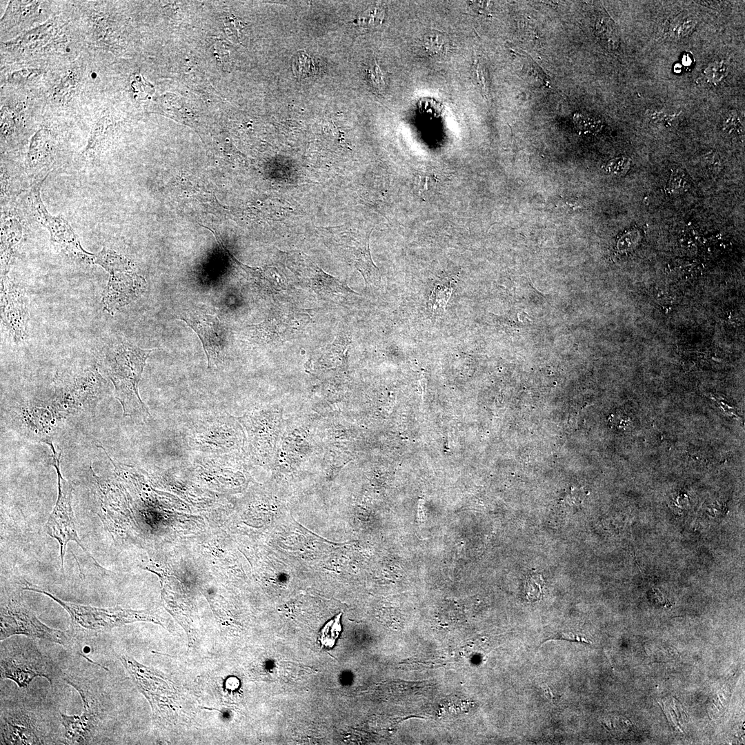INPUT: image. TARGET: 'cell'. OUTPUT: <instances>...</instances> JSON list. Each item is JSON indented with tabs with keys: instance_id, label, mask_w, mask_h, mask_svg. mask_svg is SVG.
Listing matches in <instances>:
<instances>
[{
	"instance_id": "cell-1",
	"label": "cell",
	"mask_w": 745,
	"mask_h": 745,
	"mask_svg": "<svg viewBox=\"0 0 745 745\" xmlns=\"http://www.w3.org/2000/svg\"><path fill=\"white\" fill-rule=\"evenodd\" d=\"M156 349H143L129 342L115 344L106 353L103 365L115 387L124 417H150L140 397L138 386L146 361Z\"/></svg>"
},
{
	"instance_id": "cell-2",
	"label": "cell",
	"mask_w": 745,
	"mask_h": 745,
	"mask_svg": "<svg viewBox=\"0 0 745 745\" xmlns=\"http://www.w3.org/2000/svg\"><path fill=\"white\" fill-rule=\"evenodd\" d=\"M54 384L55 391L50 401L63 417L91 412L105 395L108 386L94 366L59 372Z\"/></svg>"
},
{
	"instance_id": "cell-3",
	"label": "cell",
	"mask_w": 745,
	"mask_h": 745,
	"mask_svg": "<svg viewBox=\"0 0 745 745\" xmlns=\"http://www.w3.org/2000/svg\"><path fill=\"white\" fill-rule=\"evenodd\" d=\"M22 589L42 593L59 604L70 615L74 629L100 632L137 621L159 623L157 617L146 610H132L120 606L100 608L66 602L50 591L28 582H24Z\"/></svg>"
},
{
	"instance_id": "cell-4",
	"label": "cell",
	"mask_w": 745,
	"mask_h": 745,
	"mask_svg": "<svg viewBox=\"0 0 745 745\" xmlns=\"http://www.w3.org/2000/svg\"><path fill=\"white\" fill-rule=\"evenodd\" d=\"M185 439L196 453L232 454L239 447L237 423L226 412H209L197 417L186 429Z\"/></svg>"
},
{
	"instance_id": "cell-5",
	"label": "cell",
	"mask_w": 745,
	"mask_h": 745,
	"mask_svg": "<svg viewBox=\"0 0 745 745\" xmlns=\"http://www.w3.org/2000/svg\"><path fill=\"white\" fill-rule=\"evenodd\" d=\"M52 450V465L57 475L58 495L48 521L46 524V533L55 539L60 547L61 569L64 573V559L67 544L74 542L83 550L87 556L92 559L99 567L97 562L85 548L77 534L75 517L72 507V483L65 479L60 470L61 453L58 452L53 444L48 445Z\"/></svg>"
},
{
	"instance_id": "cell-6",
	"label": "cell",
	"mask_w": 745,
	"mask_h": 745,
	"mask_svg": "<svg viewBox=\"0 0 745 745\" xmlns=\"http://www.w3.org/2000/svg\"><path fill=\"white\" fill-rule=\"evenodd\" d=\"M45 180L31 183L28 201L37 219L48 230L50 240L60 253L77 264H94L95 254L84 250L77 235L62 215H51L44 206L40 190Z\"/></svg>"
},
{
	"instance_id": "cell-7",
	"label": "cell",
	"mask_w": 745,
	"mask_h": 745,
	"mask_svg": "<svg viewBox=\"0 0 745 745\" xmlns=\"http://www.w3.org/2000/svg\"><path fill=\"white\" fill-rule=\"evenodd\" d=\"M16 635L37 637L68 647L71 639L63 630L43 624L19 595L12 596L1 608L0 640Z\"/></svg>"
},
{
	"instance_id": "cell-8",
	"label": "cell",
	"mask_w": 745,
	"mask_h": 745,
	"mask_svg": "<svg viewBox=\"0 0 745 745\" xmlns=\"http://www.w3.org/2000/svg\"><path fill=\"white\" fill-rule=\"evenodd\" d=\"M1 677L14 682L20 688L27 687L37 677L47 679L52 684L55 670L51 662L30 644H12L1 647Z\"/></svg>"
},
{
	"instance_id": "cell-9",
	"label": "cell",
	"mask_w": 745,
	"mask_h": 745,
	"mask_svg": "<svg viewBox=\"0 0 745 745\" xmlns=\"http://www.w3.org/2000/svg\"><path fill=\"white\" fill-rule=\"evenodd\" d=\"M64 417L50 401L34 400L18 406L14 423L19 433L35 442L50 444Z\"/></svg>"
},
{
	"instance_id": "cell-10",
	"label": "cell",
	"mask_w": 745,
	"mask_h": 745,
	"mask_svg": "<svg viewBox=\"0 0 745 745\" xmlns=\"http://www.w3.org/2000/svg\"><path fill=\"white\" fill-rule=\"evenodd\" d=\"M179 319L185 321L199 337L208 368H214L221 363L226 357L228 339L226 326L219 319L197 308L185 310Z\"/></svg>"
},
{
	"instance_id": "cell-11",
	"label": "cell",
	"mask_w": 745,
	"mask_h": 745,
	"mask_svg": "<svg viewBox=\"0 0 745 745\" xmlns=\"http://www.w3.org/2000/svg\"><path fill=\"white\" fill-rule=\"evenodd\" d=\"M1 319L8 335L16 343L27 336L28 301L24 288L8 276L1 275Z\"/></svg>"
},
{
	"instance_id": "cell-12",
	"label": "cell",
	"mask_w": 745,
	"mask_h": 745,
	"mask_svg": "<svg viewBox=\"0 0 745 745\" xmlns=\"http://www.w3.org/2000/svg\"><path fill=\"white\" fill-rule=\"evenodd\" d=\"M68 682L79 692L83 700L84 710L81 715L61 713L65 731V744H90L93 741L99 722V706L80 682L70 679Z\"/></svg>"
},
{
	"instance_id": "cell-13",
	"label": "cell",
	"mask_w": 745,
	"mask_h": 745,
	"mask_svg": "<svg viewBox=\"0 0 745 745\" xmlns=\"http://www.w3.org/2000/svg\"><path fill=\"white\" fill-rule=\"evenodd\" d=\"M146 289V281L134 268L109 274L101 295L103 310L110 315L135 301Z\"/></svg>"
},
{
	"instance_id": "cell-14",
	"label": "cell",
	"mask_w": 745,
	"mask_h": 745,
	"mask_svg": "<svg viewBox=\"0 0 745 745\" xmlns=\"http://www.w3.org/2000/svg\"><path fill=\"white\" fill-rule=\"evenodd\" d=\"M45 737L34 716L26 711H14L2 715L1 744H44Z\"/></svg>"
},
{
	"instance_id": "cell-15",
	"label": "cell",
	"mask_w": 745,
	"mask_h": 745,
	"mask_svg": "<svg viewBox=\"0 0 745 745\" xmlns=\"http://www.w3.org/2000/svg\"><path fill=\"white\" fill-rule=\"evenodd\" d=\"M50 136L48 130L41 128L32 138L25 161V170L32 183L46 180L54 169Z\"/></svg>"
},
{
	"instance_id": "cell-16",
	"label": "cell",
	"mask_w": 745,
	"mask_h": 745,
	"mask_svg": "<svg viewBox=\"0 0 745 745\" xmlns=\"http://www.w3.org/2000/svg\"><path fill=\"white\" fill-rule=\"evenodd\" d=\"M298 277L304 286H308L321 297H335L350 293L357 295L347 285L314 266L299 272Z\"/></svg>"
},
{
	"instance_id": "cell-17",
	"label": "cell",
	"mask_w": 745,
	"mask_h": 745,
	"mask_svg": "<svg viewBox=\"0 0 745 745\" xmlns=\"http://www.w3.org/2000/svg\"><path fill=\"white\" fill-rule=\"evenodd\" d=\"M23 236L20 220L12 215L1 217V274L8 273L10 266Z\"/></svg>"
},
{
	"instance_id": "cell-18",
	"label": "cell",
	"mask_w": 745,
	"mask_h": 745,
	"mask_svg": "<svg viewBox=\"0 0 745 745\" xmlns=\"http://www.w3.org/2000/svg\"><path fill=\"white\" fill-rule=\"evenodd\" d=\"M94 264L100 266L108 274L133 268L129 259L106 246L95 254Z\"/></svg>"
},
{
	"instance_id": "cell-19",
	"label": "cell",
	"mask_w": 745,
	"mask_h": 745,
	"mask_svg": "<svg viewBox=\"0 0 745 745\" xmlns=\"http://www.w3.org/2000/svg\"><path fill=\"white\" fill-rule=\"evenodd\" d=\"M595 34L606 48L611 50L618 48L619 35L610 19L603 17L597 19L595 23Z\"/></svg>"
},
{
	"instance_id": "cell-20",
	"label": "cell",
	"mask_w": 745,
	"mask_h": 745,
	"mask_svg": "<svg viewBox=\"0 0 745 745\" xmlns=\"http://www.w3.org/2000/svg\"><path fill=\"white\" fill-rule=\"evenodd\" d=\"M423 46L426 53L430 55L437 56L447 52L449 42L447 37L443 34L433 32L424 36Z\"/></svg>"
},
{
	"instance_id": "cell-21",
	"label": "cell",
	"mask_w": 745,
	"mask_h": 745,
	"mask_svg": "<svg viewBox=\"0 0 745 745\" xmlns=\"http://www.w3.org/2000/svg\"><path fill=\"white\" fill-rule=\"evenodd\" d=\"M342 613H340L334 618L328 622L320 631L319 641L321 645L326 648H332L338 638L341 631V625L340 618Z\"/></svg>"
},
{
	"instance_id": "cell-22",
	"label": "cell",
	"mask_w": 745,
	"mask_h": 745,
	"mask_svg": "<svg viewBox=\"0 0 745 745\" xmlns=\"http://www.w3.org/2000/svg\"><path fill=\"white\" fill-rule=\"evenodd\" d=\"M292 70L298 78H304L315 72L313 59L305 52H299L292 61Z\"/></svg>"
},
{
	"instance_id": "cell-23",
	"label": "cell",
	"mask_w": 745,
	"mask_h": 745,
	"mask_svg": "<svg viewBox=\"0 0 745 745\" xmlns=\"http://www.w3.org/2000/svg\"><path fill=\"white\" fill-rule=\"evenodd\" d=\"M452 287L448 285H437L430 295L428 304L431 309L444 310L446 305L452 294Z\"/></svg>"
},
{
	"instance_id": "cell-24",
	"label": "cell",
	"mask_w": 745,
	"mask_h": 745,
	"mask_svg": "<svg viewBox=\"0 0 745 745\" xmlns=\"http://www.w3.org/2000/svg\"><path fill=\"white\" fill-rule=\"evenodd\" d=\"M131 85L136 99H146L154 94L153 86L146 81L139 74L133 75Z\"/></svg>"
},
{
	"instance_id": "cell-25",
	"label": "cell",
	"mask_w": 745,
	"mask_h": 745,
	"mask_svg": "<svg viewBox=\"0 0 745 745\" xmlns=\"http://www.w3.org/2000/svg\"><path fill=\"white\" fill-rule=\"evenodd\" d=\"M696 24L697 21L695 19L690 17H683L673 23L671 32L676 37L684 38L693 32Z\"/></svg>"
},
{
	"instance_id": "cell-26",
	"label": "cell",
	"mask_w": 745,
	"mask_h": 745,
	"mask_svg": "<svg viewBox=\"0 0 745 745\" xmlns=\"http://www.w3.org/2000/svg\"><path fill=\"white\" fill-rule=\"evenodd\" d=\"M727 69L726 63L722 61L711 63L706 68L704 72L708 81L717 83L725 77Z\"/></svg>"
},
{
	"instance_id": "cell-27",
	"label": "cell",
	"mask_w": 745,
	"mask_h": 745,
	"mask_svg": "<svg viewBox=\"0 0 745 745\" xmlns=\"http://www.w3.org/2000/svg\"><path fill=\"white\" fill-rule=\"evenodd\" d=\"M574 121L581 130L587 132L597 130L601 126V121L598 118L586 114L577 113L574 116Z\"/></svg>"
},
{
	"instance_id": "cell-28",
	"label": "cell",
	"mask_w": 745,
	"mask_h": 745,
	"mask_svg": "<svg viewBox=\"0 0 745 745\" xmlns=\"http://www.w3.org/2000/svg\"><path fill=\"white\" fill-rule=\"evenodd\" d=\"M384 17V12L378 8L368 10L362 16H360L357 22L359 26L364 27H374L379 25Z\"/></svg>"
},
{
	"instance_id": "cell-29",
	"label": "cell",
	"mask_w": 745,
	"mask_h": 745,
	"mask_svg": "<svg viewBox=\"0 0 745 745\" xmlns=\"http://www.w3.org/2000/svg\"><path fill=\"white\" fill-rule=\"evenodd\" d=\"M725 129L733 130L741 128V123L737 114L735 112H730L724 120Z\"/></svg>"
},
{
	"instance_id": "cell-30",
	"label": "cell",
	"mask_w": 745,
	"mask_h": 745,
	"mask_svg": "<svg viewBox=\"0 0 745 745\" xmlns=\"http://www.w3.org/2000/svg\"><path fill=\"white\" fill-rule=\"evenodd\" d=\"M368 72L370 74V79L375 86L378 89H381L384 86V81L382 80V74L379 66L377 64H375L372 68L368 70Z\"/></svg>"
},
{
	"instance_id": "cell-31",
	"label": "cell",
	"mask_w": 745,
	"mask_h": 745,
	"mask_svg": "<svg viewBox=\"0 0 745 745\" xmlns=\"http://www.w3.org/2000/svg\"><path fill=\"white\" fill-rule=\"evenodd\" d=\"M552 638L553 639H566V640H568V641H570V642H584V643H586V644L589 643V642L585 637H580V636H577L576 635H573L571 633H562L557 634V635L554 636V637H552Z\"/></svg>"
},
{
	"instance_id": "cell-32",
	"label": "cell",
	"mask_w": 745,
	"mask_h": 745,
	"mask_svg": "<svg viewBox=\"0 0 745 745\" xmlns=\"http://www.w3.org/2000/svg\"><path fill=\"white\" fill-rule=\"evenodd\" d=\"M34 70H22L12 74V77L15 81H24L28 79L31 75L35 74Z\"/></svg>"
},
{
	"instance_id": "cell-33",
	"label": "cell",
	"mask_w": 745,
	"mask_h": 745,
	"mask_svg": "<svg viewBox=\"0 0 745 745\" xmlns=\"http://www.w3.org/2000/svg\"><path fill=\"white\" fill-rule=\"evenodd\" d=\"M675 115H674L673 116H670V115H667L666 113H664V112L654 111V112H653L651 113L650 118L653 121H656V122H658V123L664 122V121L666 122V121L670 120L671 119L670 118L673 117H675Z\"/></svg>"
},
{
	"instance_id": "cell-34",
	"label": "cell",
	"mask_w": 745,
	"mask_h": 745,
	"mask_svg": "<svg viewBox=\"0 0 745 745\" xmlns=\"http://www.w3.org/2000/svg\"><path fill=\"white\" fill-rule=\"evenodd\" d=\"M653 591L655 592L656 600L661 605L665 607L670 606V602L665 598L663 593L659 589L653 588Z\"/></svg>"
},
{
	"instance_id": "cell-35",
	"label": "cell",
	"mask_w": 745,
	"mask_h": 745,
	"mask_svg": "<svg viewBox=\"0 0 745 745\" xmlns=\"http://www.w3.org/2000/svg\"><path fill=\"white\" fill-rule=\"evenodd\" d=\"M682 64L685 66H689L692 64V58L688 53L683 55Z\"/></svg>"
}]
</instances>
